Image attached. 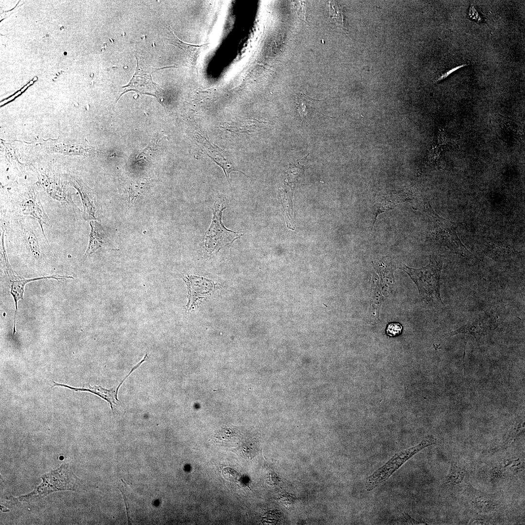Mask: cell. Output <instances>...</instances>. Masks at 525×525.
<instances>
[{
  "instance_id": "cell-1",
  "label": "cell",
  "mask_w": 525,
  "mask_h": 525,
  "mask_svg": "<svg viewBox=\"0 0 525 525\" xmlns=\"http://www.w3.org/2000/svg\"><path fill=\"white\" fill-rule=\"evenodd\" d=\"M442 266L440 258L431 255L429 263L424 267L417 269L401 264L400 268L415 283L422 298L427 301L435 300L442 303L439 290Z\"/></svg>"
},
{
  "instance_id": "cell-2",
  "label": "cell",
  "mask_w": 525,
  "mask_h": 525,
  "mask_svg": "<svg viewBox=\"0 0 525 525\" xmlns=\"http://www.w3.org/2000/svg\"><path fill=\"white\" fill-rule=\"evenodd\" d=\"M424 209L430 222L431 234L436 241L463 257L472 255L457 235L456 228L461 223L452 222L440 216L428 202L425 204Z\"/></svg>"
},
{
  "instance_id": "cell-3",
  "label": "cell",
  "mask_w": 525,
  "mask_h": 525,
  "mask_svg": "<svg viewBox=\"0 0 525 525\" xmlns=\"http://www.w3.org/2000/svg\"><path fill=\"white\" fill-rule=\"evenodd\" d=\"M437 441L435 437L428 435L417 445L396 453L387 462L367 478L366 490H372L380 484L387 480L409 459L423 449L436 444Z\"/></svg>"
},
{
  "instance_id": "cell-4",
  "label": "cell",
  "mask_w": 525,
  "mask_h": 525,
  "mask_svg": "<svg viewBox=\"0 0 525 525\" xmlns=\"http://www.w3.org/2000/svg\"><path fill=\"white\" fill-rule=\"evenodd\" d=\"M226 202L221 198L215 201L211 224L205 232L204 239L206 249L211 254L218 251L223 247L232 243L243 234L228 229L222 222L223 210L227 208Z\"/></svg>"
},
{
  "instance_id": "cell-5",
  "label": "cell",
  "mask_w": 525,
  "mask_h": 525,
  "mask_svg": "<svg viewBox=\"0 0 525 525\" xmlns=\"http://www.w3.org/2000/svg\"><path fill=\"white\" fill-rule=\"evenodd\" d=\"M42 483L34 489L29 494L19 497L21 501H27L31 499L42 497L54 491L61 490H75L76 489V477L67 464H63L59 468L42 476Z\"/></svg>"
},
{
  "instance_id": "cell-6",
  "label": "cell",
  "mask_w": 525,
  "mask_h": 525,
  "mask_svg": "<svg viewBox=\"0 0 525 525\" xmlns=\"http://www.w3.org/2000/svg\"><path fill=\"white\" fill-rule=\"evenodd\" d=\"M137 61L135 72L129 83L123 87L124 90L122 94L125 92L134 90L140 93L159 97L160 88L158 85L153 81L151 77V73L158 69L153 67L150 68V66H145L140 64L138 60Z\"/></svg>"
},
{
  "instance_id": "cell-7",
  "label": "cell",
  "mask_w": 525,
  "mask_h": 525,
  "mask_svg": "<svg viewBox=\"0 0 525 525\" xmlns=\"http://www.w3.org/2000/svg\"><path fill=\"white\" fill-rule=\"evenodd\" d=\"M498 325V317L494 313L487 312L471 320L467 323L450 332L451 335L458 333L472 335L477 341L494 330Z\"/></svg>"
},
{
  "instance_id": "cell-8",
  "label": "cell",
  "mask_w": 525,
  "mask_h": 525,
  "mask_svg": "<svg viewBox=\"0 0 525 525\" xmlns=\"http://www.w3.org/2000/svg\"><path fill=\"white\" fill-rule=\"evenodd\" d=\"M188 289V302L187 309L190 310L197 306L210 293L213 291L214 285L211 281L202 277L196 276H185Z\"/></svg>"
},
{
  "instance_id": "cell-9",
  "label": "cell",
  "mask_w": 525,
  "mask_h": 525,
  "mask_svg": "<svg viewBox=\"0 0 525 525\" xmlns=\"http://www.w3.org/2000/svg\"><path fill=\"white\" fill-rule=\"evenodd\" d=\"M147 358L148 355L147 353L146 352L143 358L139 363H138L137 365H136L132 368L131 371L121 381L120 384L117 387H114L110 389H105L101 386L94 385L92 386L89 385H87V386H83L82 388H75L64 384L57 383L54 381L53 382L54 385L53 386H61L69 388L70 389L76 391H87L92 393L106 401L109 403L111 410L113 411V406H114V405H116L117 403L119 402V400L118 399L117 395L119 389L121 385L123 384V382L126 380V379L130 375V374H131L132 372H133L136 368H139L141 364H142L144 361H145L147 360Z\"/></svg>"
},
{
  "instance_id": "cell-10",
  "label": "cell",
  "mask_w": 525,
  "mask_h": 525,
  "mask_svg": "<svg viewBox=\"0 0 525 525\" xmlns=\"http://www.w3.org/2000/svg\"><path fill=\"white\" fill-rule=\"evenodd\" d=\"M491 123L497 135L504 141L515 143L523 138L521 125L512 120L498 116L493 119Z\"/></svg>"
},
{
  "instance_id": "cell-11",
  "label": "cell",
  "mask_w": 525,
  "mask_h": 525,
  "mask_svg": "<svg viewBox=\"0 0 525 525\" xmlns=\"http://www.w3.org/2000/svg\"><path fill=\"white\" fill-rule=\"evenodd\" d=\"M404 191H395L385 195H379L374 204V219L373 227L377 216L383 212L393 209L397 205L410 200V196Z\"/></svg>"
},
{
  "instance_id": "cell-12",
  "label": "cell",
  "mask_w": 525,
  "mask_h": 525,
  "mask_svg": "<svg viewBox=\"0 0 525 525\" xmlns=\"http://www.w3.org/2000/svg\"><path fill=\"white\" fill-rule=\"evenodd\" d=\"M89 241L84 255L86 258L106 243V238L102 226L96 221H90Z\"/></svg>"
},
{
  "instance_id": "cell-13",
  "label": "cell",
  "mask_w": 525,
  "mask_h": 525,
  "mask_svg": "<svg viewBox=\"0 0 525 525\" xmlns=\"http://www.w3.org/2000/svg\"><path fill=\"white\" fill-rule=\"evenodd\" d=\"M23 212L24 214L32 215L38 220L43 234V225H50L48 217L44 210L40 201L36 196L24 203Z\"/></svg>"
},
{
  "instance_id": "cell-14",
  "label": "cell",
  "mask_w": 525,
  "mask_h": 525,
  "mask_svg": "<svg viewBox=\"0 0 525 525\" xmlns=\"http://www.w3.org/2000/svg\"><path fill=\"white\" fill-rule=\"evenodd\" d=\"M56 276H46L39 278H35L30 279H24L21 280H10L11 282V291L10 293L13 297L14 299L15 302L16 311L15 313L14 322L13 327V333L14 334L16 332V313L18 311V302L19 299H23V293L24 291V287L26 283L30 281H35L36 280H39L41 279H54L56 280H63L65 279V277H56Z\"/></svg>"
},
{
  "instance_id": "cell-15",
  "label": "cell",
  "mask_w": 525,
  "mask_h": 525,
  "mask_svg": "<svg viewBox=\"0 0 525 525\" xmlns=\"http://www.w3.org/2000/svg\"><path fill=\"white\" fill-rule=\"evenodd\" d=\"M471 499L472 506L480 512H488L497 509L496 503L484 494H474Z\"/></svg>"
},
{
  "instance_id": "cell-16",
  "label": "cell",
  "mask_w": 525,
  "mask_h": 525,
  "mask_svg": "<svg viewBox=\"0 0 525 525\" xmlns=\"http://www.w3.org/2000/svg\"><path fill=\"white\" fill-rule=\"evenodd\" d=\"M295 95L296 106L299 116L303 121L306 120L308 114L311 112L314 107L313 102L315 100L310 98L304 93H299Z\"/></svg>"
},
{
  "instance_id": "cell-17",
  "label": "cell",
  "mask_w": 525,
  "mask_h": 525,
  "mask_svg": "<svg viewBox=\"0 0 525 525\" xmlns=\"http://www.w3.org/2000/svg\"><path fill=\"white\" fill-rule=\"evenodd\" d=\"M466 472L457 462L452 461L448 474L446 477L447 484L456 485L460 483L465 477Z\"/></svg>"
},
{
  "instance_id": "cell-18",
  "label": "cell",
  "mask_w": 525,
  "mask_h": 525,
  "mask_svg": "<svg viewBox=\"0 0 525 525\" xmlns=\"http://www.w3.org/2000/svg\"><path fill=\"white\" fill-rule=\"evenodd\" d=\"M485 252L488 255L495 260L507 258L512 253V250L508 246H501L496 244H489Z\"/></svg>"
},
{
  "instance_id": "cell-19",
  "label": "cell",
  "mask_w": 525,
  "mask_h": 525,
  "mask_svg": "<svg viewBox=\"0 0 525 525\" xmlns=\"http://www.w3.org/2000/svg\"><path fill=\"white\" fill-rule=\"evenodd\" d=\"M525 430L524 422H517L511 428L508 434L501 444V448H507L514 442L516 438L522 433Z\"/></svg>"
},
{
  "instance_id": "cell-20",
  "label": "cell",
  "mask_w": 525,
  "mask_h": 525,
  "mask_svg": "<svg viewBox=\"0 0 525 525\" xmlns=\"http://www.w3.org/2000/svg\"><path fill=\"white\" fill-rule=\"evenodd\" d=\"M402 330V327L399 323L391 322L387 325L385 332L387 335L394 337L400 334Z\"/></svg>"
},
{
  "instance_id": "cell-21",
  "label": "cell",
  "mask_w": 525,
  "mask_h": 525,
  "mask_svg": "<svg viewBox=\"0 0 525 525\" xmlns=\"http://www.w3.org/2000/svg\"><path fill=\"white\" fill-rule=\"evenodd\" d=\"M468 18L477 23H481L483 20L477 9L472 3H471L469 8Z\"/></svg>"
},
{
  "instance_id": "cell-22",
  "label": "cell",
  "mask_w": 525,
  "mask_h": 525,
  "mask_svg": "<svg viewBox=\"0 0 525 525\" xmlns=\"http://www.w3.org/2000/svg\"><path fill=\"white\" fill-rule=\"evenodd\" d=\"M468 66V64H463V65H461L458 66H456L455 67L453 68L452 69L446 71L444 73H442V74H441L437 79H436L435 80L434 83H436V82H439V81H440L441 80H443L444 79L447 78L449 75H450L451 73H452L453 72H454L455 70L459 69L460 68H462L463 67H465V66Z\"/></svg>"
},
{
  "instance_id": "cell-23",
  "label": "cell",
  "mask_w": 525,
  "mask_h": 525,
  "mask_svg": "<svg viewBox=\"0 0 525 525\" xmlns=\"http://www.w3.org/2000/svg\"><path fill=\"white\" fill-rule=\"evenodd\" d=\"M402 515H403V517H404V518L405 519V521H406V522L408 524H410V525H421V524L427 525V524H426L424 522H420V521H417V520L413 519L410 516H409L405 512H404L402 513Z\"/></svg>"
},
{
  "instance_id": "cell-24",
  "label": "cell",
  "mask_w": 525,
  "mask_h": 525,
  "mask_svg": "<svg viewBox=\"0 0 525 525\" xmlns=\"http://www.w3.org/2000/svg\"><path fill=\"white\" fill-rule=\"evenodd\" d=\"M119 489L121 491V493H122V495L123 499H124L125 505V507H126V512H127V518H128V523H129L130 521H129V507H128V496L127 495L126 492H124V490H123V488H122V490H121V489Z\"/></svg>"
},
{
  "instance_id": "cell-25",
  "label": "cell",
  "mask_w": 525,
  "mask_h": 525,
  "mask_svg": "<svg viewBox=\"0 0 525 525\" xmlns=\"http://www.w3.org/2000/svg\"><path fill=\"white\" fill-rule=\"evenodd\" d=\"M21 91H18V93H16V94L15 95L13 96H12V97H11V98H9V99H7V100H5L4 101H3V102H1V103H0V105H3L4 104H5V103H7V102H8V101H11V100H12V99H14V98H15V97L16 96H17V95H18V94H19L20 93H21Z\"/></svg>"
},
{
  "instance_id": "cell-26",
  "label": "cell",
  "mask_w": 525,
  "mask_h": 525,
  "mask_svg": "<svg viewBox=\"0 0 525 525\" xmlns=\"http://www.w3.org/2000/svg\"><path fill=\"white\" fill-rule=\"evenodd\" d=\"M28 87V86L27 85H26V86H25V87H24V88H22V89H21V90L20 91H21V92L23 91H24V90H25V89H26V88H27Z\"/></svg>"
},
{
  "instance_id": "cell-27",
  "label": "cell",
  "mask_w": 525,
  "mask_h": 525,
  "mask_svg": "<svg viewBox=\"0 0 525 525\" xmlns=\"http://www.w3.org/2000/svg\"><path fill=\"white\" fill-rule=\"evenodd\" d=\"M36 79H37V78H36V77H35V78L34 79L33 81H34L36 80Z\"/></svg>"
},
{
  "instance_id": "cell-28",
  "label": "cell",
  "mask_w": 525,
  "mask_h": 525,
  "mask_svg": "<svg viewBox=\"0 0 525 525\" xmlns=\"http://www.w3.org/2000/svg\"><path fill=\"white\" fill-rule=\"evenodd\" d=\"M64 54L66 55L67 54V52H64Z\"/></svg>"
},
{
  "instance_id": "cell-29",
  "label": "cell",
  "mask_w": 525,
  "mask_h": 525,
  "mask_svg": "<svg viewBox=\"0 0 525 525\" xmlns=\"http://www.w3.org/2000/svg\"><path fill=\"white\" fill-rule=\"evenodd\" d=\"M57 75H59V73H57Z\"/></svg>"
}]
</instances>
